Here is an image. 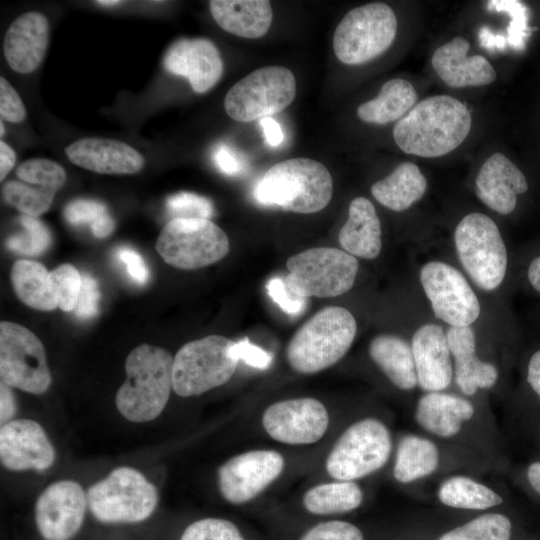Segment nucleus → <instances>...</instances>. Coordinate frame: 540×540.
Returning a JSON list of instances; mask_svg holds the SVG:
<instances>
[{
	"instance_id": "f704fd0d",
	"label": "nucleus",
	"mask_w": 540,
	"mask_h": 540,
	"mask_svg": "<svg viewBox=\"0 0 540 540\" xmlns=\"http://www.w3.org/2000/svg\"><path fill=\"white\" fill-rule=\"evenodd\" d=\"M439 462V453L431 441L408 435L401 439L393 475L398 482L410 483L435 471Z\"/></svg>"
},
{
	"instance_id": "72a5a7b5",
	"label": "nucleus",
	"mask_w": 540,
	"mask_h": 540,
	"mask_svg": "<svg viewBox=\"0 0 540 540\" xmlns=\"http://www.w3.org/2000/svg\"><path fill=\"white\" fill-rule=\"evenodd\" d=\"M363 492L353 481H332L309 488L302 498L305 510L313 515H335L357 509Z\"/></svg>"
},
{
	"instance_id": "4468645a",
	"label": "nucleus",
	"mask_w": 540,
	"mask_h": 540,
	"mask_svg": "<svg viewBox=\"0 0 540 540\" xmlns=\"http://www.w3.org/2000/svg\"><path fill=\"white\" fill-rule=\"evenodd\" d=\"M422 288L437 318L451 326H470L480 315V303L462 273L453 266L431 261L420 271Z\"/></svg>"
},
{
	"instance_id": "c756f323",
	"label": "nucleus",
	"mask_w": 540,
	"mask_h": 540,
	"mask_svg": "<svg viewBox=\"0 0 540 540\" xmlns=\"http://www.w3.org/2000/svg\"><path fill=\"white\" fill-rule=\"evenodd\" d=\"M427 188V180L417 165L399 164L388 176L371 187L373 197L386 208L401 212L420 200Z\"/></svg>"
},
{
	"instance_id": "7c9ffc66",
	"label": "nucleus",
	"mask_w": 540,
	"mask_h": 540,
	"mask_svg": "<svg viewBox=\"0 0 540 540\" xmlns=\"http://www.w3.org/2000/svg\"><path fill=\"white\" fill-rule=\"evenodd\" d=\"M369 354L396 387L410 390L418 384L412 348L401 337L377 335L370 342Z\"/></svg>"
},
{
	"instance_id": "13d9d810",
	"label": "nucleus",
	"mask_w": 540,
	"mask_h": 540,
	"mask_svg": "<svg viewBox=\"0 0 540 540\" xmlns=\"http://www.w3.org/2000/svg\"><path fill=\"white\" fill-rule=\"evenodd\" d=\"M480 43L483 47L489 50L503 49L505 40L500 35H494L487 27H484L479 32Z\"/></svg>"
},
{
	"instance_id": "4c0bfd02",
	"label": "nucleus",
	"mask_w": 540,
	"mask_h": 540,
	"mask_svg": "<svg viewBox=\"0 0 540 540\" xmlns=\"http://www.w3.org/2000/svg\"><path fill=\"white\" fill-rule=\"evenodd\" d=\"M20 223L23 231L10 236L6 246L17 254L36 256L47 250L51 244V233L46 225L36 217L22 215Z\"/></svg>"
},
{
	"instance_id": "58836bf2",
	"label": "nucleus",
	"mask_w": 540,
	"mask_h": 540,
	"mask_svg": "<svg viewBox=\"0 0 540 540\" xmlns=\"http://www.w3.org/2000/svg\"><path fill=\"white\" fill-rule=\"evenodd\" d=\"M51 282L57 297L58 307L74 311L82 286V274L71 264H62L51 273Z\"/></svg>"
},
{
	"instance_id": "b1692460",
	"label": "nucleus",
	"mask_w": 540,
	"mask_h": 540,
	"mask_svg": "<svg viewBox=\"0 0 540 540\" xmlns=\"http://www.w3.org/2000/svg\"><path fill=\"white\" fill-rule=\"evenodd\" d=\"M478 198L499 214L513 212L517 196L528 190L522 171L504 154H492L481 166L475 181Z\"/></svg>"
},
{
	"instance_id": "a19ab883",
	"label": "nucleus",
	"mask_w": 540,
	"mask_h": 540,
	"mask_svg": "<svg viewBox=\"0 0 540 540\" xmlns=\"http://www.w3.org/2000/svg\"><path fill=\"white\" fill-rule=\"evenodd\" d=\"M166 208L174 218H199L209 219L214 214V207L208 198L181 191L166 199Z\"/></svg>"
},
{
	"instance_id": "c85d7f7f",
	"label": "nucleus",
	"mask_w": 540,
	"mask_h": 540,
	"mask_svg": "<svg viewBox=\"0 0 540 540\" xmlns=\"http://www.w3.org/2000/svg\"><path fill=\"white\" fill-rule=\"evenodd\" d=\"M473 414L474 407L468 400L451 394L429 392L418 401L415 417L425 430L447 438L457 434L463 422L471 419Z\"/></svg>"
},
{
	"instance_id": "680f3d73",
	"label": "nucleus",
	"mask_w": 540,
	"mask_h": 540,
	"mask_svg": "<svg viewBox=\"0 0 540 540\" xmlns=\"http://www.w3.org/2000/svg\"><path fill=\"white\" fill-rule=\"evenodd\" d=\"M97 4L101 5V6H116L120 3H122L121 1H116V0H101V1H96Z\"/></svg>"
},
{
	"instance_id": "e2e57ef3",
	"label": "nucleus",
	"mask_w": 540,
	"mask_h": 540,
	"mask_svg": "<svg viewBox=\"0 0 540 540\" xmlns=\"http://www.w3.org/2000/svg\"><path fill=\"white\" fill-rule=\"evenodd\" d=\"M0 127H1V132H0V135L1 137L4 135V131H5V128H4V124H3V121L1 120L0 122Z\"/></svg>"
},
{
	"instance_id": "37998d69",
	"label": "nucleus",
	"mask_w": 540,
	"mask_h": 540,
	"mask_svg": "<svg viewBox=\"0 0 540 540\" xmlns=\"http://www.w3.org/2000/svg\"><path fill=\"white\" fill-rule=\"evenodd\" d=\"M299 540H364V536L362 531L350 522L329 520L312 526Z\"/></svg>"
},
{
	"instance_id": "dca6fc26",
	"label": "nucleus",
	"mask_w": 540,
	"mask_h": 540,
	"mask_svg": "<svg viewBox=\"0 0 540 540\" xmlns=\"http://www.w3.org/2000/svg\"><path fill=\"white\" fill-rule=\"evenodd\" d=\"M261 422L267 435L279 443L309 445L326 434L330 418L320 400L300 397L269 405L262 414Z\"/></svg>"
},
{
	"instance_id": "603ef678",
	"label": "nucleus",
	"mask_w": 540,
	"mask_h": 540,
	"mask_svg": "<svg viewBox=\"0 0 540 540\" xmlns=\"http://www.w3.org/2000/svg\"><path fill=\"white\" fill-rule=\"evenodd\" d=\"M16 412V403L10 386L0 384V421L2 425L9 422Z\"/></svg>"
},
{
	"instance_id": "5701e85b",
	"label": "nucleus",
	"mask_w": 540,
	"mask_h": 540,
	"mask_svg": "<svg viewBox=\"0 0 540 540\" xmlns=\"http://www.w3.org/2000/svg\"><path fill=\"white\" fill-rule=\"evenodd\" d=\"M418 385L426 391L439 392L452 380L453 366L446 334L437 324H425L412 337Z\"/></svg>"
},
{
	"instance_id": "2eb2a0df",
	"label": "nucleus",
	"mask_w": 540,
	"mask_h": 540,
	"mask_svg": "<svg viewBox=\"0 0 540 540\" xmlns=\"http://www.w3.org/2000/svg\"><path fill=\"white\" fill-rule=\"evenodd\" d=\"M283 455L271 449L249 450L235 455L218 469V487L223 498L234 505L250 502L282 474Z\"/></svg>"
},
{
	"instance_id": "f257e3e1",
	"label": "nucleus",
	"mask_w": 540,
	"mask_h": 540,
	"mask_svg": "<svg viewBox=\"0 0 540 540\" xmlns=\"http://www.w3.org/2000/svg\"><path fill=\"white\" fill-rule=\"evenodd\" d=\"M471 124V114L460 100L434 95L418 102L395 124L393 139L407 154L440 157L463 143Z\"/></svg>"
},
{
	"instance_id": "f03ea898",
	"label": "nucleus",
	"mask_w": 540,
	"mask_h": 540,
	"mask_svg": "<svg viewBox=\"0 0 540 540\" xmlns=\"http://www.w3.org/2000/svg\"><path fill=\"white\" fill-rule=\"evenodd\" d=\"M127 378L118 389V411L132 422L155 419L165 408L173 389V358L164 348L141 344L126 358Z\"/></svg>"
},
{
	"instance_id": "6e6552de",
	"label": "nucleus",
	"mask_w": 540,
	"mask_h": 540,
	"mask_svg": "<svg viewBox=\"0 0 540 540\" xmlns=\"http://www.w3.org/2000/svg\"><path fill=\"white\" fill-rule=\"evenodd\" d=\"M396 33L397 18L391 7L380 2L368 3L350 10L339 22L333 50L344 64H364L385 52Z\"/></svg>"
},
{
	"instance_id": "9b49d317",
	"label": "nucleus",
	"mask_w": 540,
	"mask_h": 540,
	"mask_svg": "<svg viewBox=\"0 0 540 540\" xmlns=\"http://www.w3.org/2000/svg\"><path fill=\"white\" fill-rule=\"evenodd\" d=\"M226 233L209 219L174 218L161 230L156 250L169 265L199 269L223 259L229 252Z\"/></svg>"
},
{
	"instance_id": "79ce46f5",
	"label": "nucleus",
	"mask_w": 540,
	"mask_h": 540,
	"mask_svg": "<svg viewBox=\"0 0 540 540\" xmlns=\"http://www.w3.org/2000/svg\"><path fill=\"white\" fill-rule=\"evenodd\" d=\"M487 8L490 11L505 12L510 15L511 21L508 26V42L516 50L524 48L527 30V8L518 1L492 0L488 1Z\"/></svg>"
},
{
	"instance_id": "de8ad7c7",
	"label": "nucleus",
	"mask_w": 540,
	"mask_h": 540,
	"mask_svg": "<svg viewBox=\"0 0 540 540\" xmlns=\"http://www.w3.org/2000/svg\"><path fill=\"white\" fill-rule=\"evenodd\" d=\"M27 112L17 91L4 78H0V116L1 119L12 123H20L26 118Z\"/></svg>"
},
{
	"instance_id": "6e6d98bb",
	"label": "nucleus",
	"mask_w": 540,
	"mask_h": 540,
	"mask_svg": "<svg viewBox=\"0 0 540 540\" xmlns=\"http://www.w3.org/2000/svg\"><path fill=\"white\" fill-rule=\"evenodd\" d=\"M527 380L540 397V350L535 352L529 361Z\"/></svg>"
},
{
	"instance_id": "393cba45",
	"label": "nucleus",
	"mask_w": 540,
	"mask_h": 540,
	"mask_svg": "<svg viewBox=\"0 0 540 540\" xmlns=\"http://www.w3.org/2000/svg\"><path fill=\"white\" fill-rule=\"evenodd\" d=\"M469 41L454 37L439 46L432 55L431 63L441 80L451 88L484 86L496 79V71L481 55L468 56Z\"/></svg>"
},
{
	"instance_id": "4d7b16f0",
	"label": "nucleus",
	"mask_w": 540,
	"mask_h": 540,
	"mask_svg": "<svg viewBox=\"0 0 540 540\" xmlns=\"http://www.w3.org/2000/svg\"><path fill=\"white\" fill-rule=\"evenodd\" d=\"M90 227L91 232L95 237L105 238L114 231L115 222L111 215L107 213L94 222Z\"/></svg>"
},
{
	"instance_id": "c03bdc74",
	"label": "nucleus",
	"mask_w": 540,
	"mask_h": 540,
	"mask_svg": "<svg viewBox=\"0 0 540 540\" xmlns=\"http://www.w3.org/2000/svg\"><path fill=\"white\" fill-rule=\"evenodd\" d=\"M266 290L273 302L285 313L298 316L306 310L308 298L292 293L281 277L276 276L269 279Z\"/></svg>"
},
{
	"instance_id": "ddd939ff",
	"label": "nucleus",
	"mask_w": 540,
	"mask_h": 540,
	"mask_svg": "<svg viewBox=\"0 0 540 540\" xmlns=\"http://www.w3.org/2000/svg\"><path fill=\"white\" fill-rule=\"evenodd\" d=\"M0 377L8 386L32 394L44 393L50 386L44 346L20 324L0 323Z\"/></svg>"
},
{
	"instance_id": "9d476101",
	"label": "nucleus",
	"mask_w": 540,
	"mask_h": 540,
	"mask_svg": "<svg viewBox=\"0 0 540 540\" xmlns=\"http://www.w3.org/2000/svg\"><path fill=\"white\" fill-rule=\"evenodd\" d=\"M391 447L390 433L383 422L371 417L361 419L335 442L326 458V471L335 480L361 479L386 464Z\"/></svg>"
},
{
	"instance_id": "09e8293b",
	"label": "nucleus",
	"mask_w": 540,
	"mask_h": 540,
	"mask_svg": "<svg viewBox=\"0 0 540 540\" xmlns=\"http://www.w3.org/2000/svg\"><path fill=\"white\" fill-rule=\"evenodd\" d=\"M231 353L238 362L243 361L246 365L259 370L268 369L273 361L270 352L251 343L248 338L234 341Z\"/></svg>"
},
{
	"instance_id": "a878e982",
	"label": "nucleus",
	"mask_w": 540,
	"mask_h": 540,
	"mask_svg": "<svg viewBox=\"0 0 540 540\" xmlns=\"http://www.w3.org/2000/svg\"><path fill=\"white\" fill-rule=\"evenodd\" d=\"M446 338L455 362L456 383L464 394L473 395L478 388L487 389L496 383V367L476 357V338L470 326H450Z\"/></svg>"
},
{
	"instance_id": "7ed1b4c3",
	"label": "nucleus",
	"mask_w": 540,
	"mask_h": 540,
	"mask_svg": "<svg viewBox=\"0 0 540 540\" xmlns=\"http://www.w3.org/2000/svg\"><path fill=\"white\" fill-rule=\"evenodd\" d=\"M332 194L333 180L328 169L304 157L276 163L254 188V198L260 204L303 214L324 209Z\"/></svg>"
},
{
	"instance_id": "39448f33",
	"label": "nucleus",
	"mask_w": 540,
	"mask_h": 540,
	"mask_svg": "<svg viewBox=\"0 0 540 540\" xmlns=\"http://www.w3.org/2000/svg\"><path fill=\"white\" fill-rule=\"evenodd\" d=\"M289 271L284 281L294 294L309 297H336L354 285L359 269L357 259L344 250L315 247L287 259Z\"/></svg>"
},
{
	"instance_id": "bb28decb",
	"label": "nucleus",
	"mask_w": 540,
	"mask_h": 540,
	"mask_svg": "<svg viewBox=\"0 0 540 540\" xmlns=\"http://www.w3.org/2000/svg\"><path fill=\"white\" fill-rule=\"evenodd\" d=\"M380 219L372 202L356 197L348 209V219L339 232V243L347 253L363 259H375L382 248Z\"/></svg>"
},
{
	"instance_id": "4be33fe9",
	"label": "nucleus",
	"mask_w": 540,
	"mask_h": 540,
	"mask_svg": "<svg viewBox=\"0 0 540 540\" xmlns=\"http://www.w3.org/2000/svg\"><path fill=\"white\" fill-rule=\"evenodd\" d=\"M48 43L47 18L39 12H26L7 29L3 41L4 56L13 71L32 73L43 61Z\"/></svg>"
},
{
	"instance_id": "3c124183",
	"label": "nucleus",
	"mask_w": 540,
	"mask_h": 540,
	"mask_svg": "<svg viewBox=\"0 0 540 540\" xmlns=\"http://www.w3.org/2000/svg\"><path fill=\"white\" fill-rule=\"evenodd\" d=\"M117 257L126 267L129 276L138 284L144 285L149 280V269L143 257L129 247H120Z\"/></svg>"
},
{
	"instance_id": "f3484780",
	"label": "nucleus",
	"mask_w": 540,
	"mask_h": 540,
	"mask_svg": "<svg viewBox=\"0 0 540 540\" xmlns=\"http://www.w3.org/2000/svg\"><path fill=\"white\" fill-rule=\"evenodd\" d=\"M16 177L4 184V199L24 215L37 217L50 208L66 181V172L55 161L33 158L17 167Z\"/></svg>"
},
{
	"instance_id": "423d86ee",
	"label": "nucleus",
	"mask_w": 540,
	"mask_h": 540,
	"mask_svg": "<svg viewBox=\"0 0 540 540\" xmlns=\"http://www.w3.org/2000/svg\"><path fill=\"white\" fill-rule=\"evenodd\" d=\"M234 341L209 335L184 344L173 358V390L181 397L197 396L227 383L238 361Z\"/></svg>"
},
{
	"instance_id": "8fccbe9b",
	"label": "nucleus",
	"mask_w": 540,
	"mask_h": 540,
	"mask_svg": "<svg viewBox=\"0 0 540 540\" xmlns=\"http://www.w3.org/2000/svg\"><path fill=\"white\" fill-rule=\"evenodd\" d=\"M212 160L218 170L228 176H237L246 170L244 156L224 142H220L214 147Z\"/></svg>"
},
{
	"instance_id": "a211bd4d",
	"label": "nucleus",
	"mask_w": 540,
	"mask_h": 540,
	"mask_svg": "<svg viewBox=\"0 0 540 540\" xmlns=\"http://www.w3.org/2000/svg\"><path fill=\"white\" fill-rule=\"evenodd\" d=\"M87 495L71 480L49 485L35 505V522L45 540H70L81 528Z\"/></svg>"
},
{
	"instance_id": "0eeeda50",
	"label": "nucleus",
	"mask_w": 540,
	"mask_h": 540,
	"mask_svg": "<svg viewBox=\"0 0 540 540\" xmlns=\"http://www.w3.org/2000/svg\"><path fill=\"white\" fill-rule=\"evenodd\" d=\"M455 248L461 265L483 290L500 286L507 270V250L496 223L487 215H466L454 233Z\"/></svg>"
},
{
	"instance_id": "49530a36",
	"label": "nucleus",
	"mask_w": 540,
	"mask_h": 540,
	"mask_svg": "<svg viewBox=\"0 0 540 540\" xmlns=\"http://www.w3.org/2000/svg\"><path fill=\"white\" fill-rule=\"evenodd\" d=\"M100 290L97 280L88 273L82 274V286L74 309L79 319L87 320L99 312Z\"/></svg>"
},
{
	"instance_id": "aec40b11",
	"label": "nucleus",
	"mask_w": 540,
	"mask_h": 540,
	"mask_svg": "<svg viewBox=\"0 0 540 540\" xmlns=\"http://www.w3.org/2000/svg\"><path fill=\"white\" fill-rule=\"evenodd\" d=\"M164 67L186 78L197 93L210 90L221 78L223 62L213 42L205 38H181L167 50Z\"/></svg>"
},
{
	"instance_id": "ea45409f",
	"label": "nucleus",
	"mask_w": 540,
	"mask_h": 540,
	"mask_svg": "<svg viewBox=\"0 0 540 540\" xmlns=\"http://www.w3.org/2000/svg\"><path fill=\"white\" fill-rule=\"evenodd\" d=\"M180 540H246L239 528L223 518H204L186 527Z\"/></svg>"
},
{
	"instance_id": "2f4dec72",
	"label": "nucleus",
	"mask_w": 540,
	"mask_h": 540,
	"mask_svg": "<svg viewBox=\"0 0 540 540\" xmlns=\"http://www.w3.org/2000/svg\"><path fill=\"white\" fill-rule=\"evenodd\" d=\"M417 100L413 85L402 78H393L383 84L379 94L357 108L360 120L384 125L400 120Z\"/></svg>"
},
{
	"instance_id": "6ab92c4d",
	"label": "nucleus",
	"mask_w": 540,
	"mask_h": 540,
	"mask_svg": "<svg viewBox=\"0 0 540 540\" xmlns=\"http://www.w3.org/2000/svg\"><path fill=\"white\" fill-rule=\"evenodd\" d=\"M0 459L13 471L46 470L55 459V451L44 429L30 419H17L2 425Z\"/></svg>"
},
{
	"instance_id": "473e14b6",
	"label": "nucleus",
	"mask_w": 540,
	"mask_h": 540,
	"mask_svg": "<svg viewBox=\"0 0 540 540\" xmlns=\"http://www.w3.org/2000/svg\"><path fill=\"white\" fill-rule=\"evenodd\" d=\"M50 273L39 262L26 259L16 261L11 268L10 280L20 301L40 311L56 309L58 301Z\"/></svg>"
},
{
	"instance_id": "052dcab7",
	"label": "nucleus",
	"mask_w": 540,
	"mask_h": 540,
	"mask_svg": "<svg viewBox=\"0 0 540 540\" xmlns=\"http://www.w3.org/2000/svg\"><path fill=\"white\" fill-rule=\"evenodd\" d=\"M529 483L540 494V462L532 463L527 471Z\"/></svg>"
},
{
	"instance_id": "1a4fd4ad",
	"label": "nucleus",
	"mask_w": 540,
	"mask_h": 540,
	"mask_svg": "<svg viewBox=\"0 0 540 540\" xmlns=\"http://www.w3.org/2000/svg\"><path fill=\"white\" fill-rule=\"evenodd\" d=\"M157 491L139 471L114 469L87 492L88 507L104 523H135L147 519L157 505Z\"/></svg>"
},
{
	"instance_id": "c9c22d12",
	"label": "nucleus",
	"mask_w": 540,
	"mask_h": 540,
	"mask_svg": "<svg viewBox=\"0 0 540 540\" xmlns=\"http://www.w3.org/2000/svg\"><path fill=\"white\" fill-rule=\"evenodd\" d=\"M438 498L446 506L467 510H485L502 503V498L492 489L465 476L444 481Z\"/></svg>"
},
{
	"instance_id": "412c9836",
	"label": "nucleus",
	"mask_w": 540,
	"mask_h": 540,
	"mask_svg": "<svg viewBox=\"0 0 540 540\" xmlns=\"http://www.w3.org/2000/svg\"><path fill=\"white\" fill-rule=\"evenodd\" d=\"M65 153L73 164L100 174H135L145 163L136 149L114 139L82 138L68 145Z\"/></svg>"
},
{
	"instance_id": "5fc2aeb1",
	"label": "nucleus",
	"mask_w": 540,
	"mask_h": 540,
	"mask_svg": "<svg viewBox=\"0 0 540 540\" xmlns=\"http://www.w3.org/2000/svg\"><path fill=\"white\" fill-rule=\"evenodd\" d=\"M16 162L14 150L3 140L0 141V180L8 175Z\"/></svg>"
},
{
	"instance_id": "864d4df0",
	"label": "nucleus",
	"mask_w": 540,
	"mask_h": 540,
	"mask_svg": "<svg viewBox=\"0 0 540 540\" xmlns=\"http://www.w3.org/2000/svg\"><path fill=\"white\" fill-rule=\"evenodd\" d=\"M260 125L263 129L265 140L269 146L277 147L282 143L284 134L281 126L276 120L271 117H264L260 119Z\"/></svg>"
},
{
	"instance_id": "20e7f679",
	"label": "nucleus",
	"mask_w": 540,
	"mask_h": 540,
	"mask_svg": "<svg viewBox=\"0 0 540 540\" xmlns=\"http://www.w3.org/2000/svg\"><path fill=\"white\" fill-rule=\"evenodd\" d=\"M357 323L349 310L328 306L307 320L292 336L286 358L300 374H315L337 363L350 349Z\"/></svg>"
},
{
	"instance_id": "f8f14e48",
	"label": "nucleus",
	"mask_w": 540,
	"mask_h": 540,
	"mask_svg": "<svg viewBox=\"0 0 540 540\" xmlns=\"http://www.w3.org/2000/svg\"><path fill=\"white\" fill-rule=\"evenodd\" d=\"M296 80L286 67L266 66L243 77L227 92L224 109L238 122L272 116L294 100Z\"/></svg>"
},
{
	"instance_id": "bf43d9fd",
	"label": "nucleus",
	"mask_w": 540,
	"mask_h": 540,
	"mask_svg": "<svg viewBox=\"0 0 540 540\" xmlns=\"http://www.w3.org/2000/svg\"><path fill=\"white\" fill-rule=\"evenodd\" d=\"M528 279L533 288L540 292V256L532 260L528 268Z\"/></svg>"
},
{
	"instance_id": "cd10ccee",
	"label": "nucleus",
	"mask_w": 540,
	"mask_h": 540,
	"mask_svg": "<svg viewBox=\"0 0 540 540\" xmlns=\"http://www.w3.org/2000/svg\"><path fill=\"white\" fill-rule=\"evenodd\" d=\"M209 6L220 28L242 38L263 37L273 19L271 4L265 0H213Z\"/></svg>"
},
{
	"instance_id": "e433bc0d",
	"label": "nucleus",
	"mask_w": 540,
	"mask_h": 540,
	"mask_svg": "<svg viewBox=\"0 0 540 540\" xmlns=\"http://www.w3.org/2000/svg\"><path fill=\"white\" fill-rule=\"evenodd\" d=\"M511 528L505 515L487 513L444 533L438 540H510Z\"/></svg>"
},
{
	"instance_id": "a18cd8bd",
	"label": "nucleus",
	"mask_w": 540,
	"mask_h": 540,
	"mask_svg": "<svg viewBox=\"0 0 540 540\" xmlns=\"http://www.w3.org/2000/svg\"><path fill=\"white\" fill-rule=\"evenodd\" d=\"M107 213H109L107 207L93 199H75L64 209L65 219L72 225L89 224L91 226Z\"/></svg>"
}]
</instances>
